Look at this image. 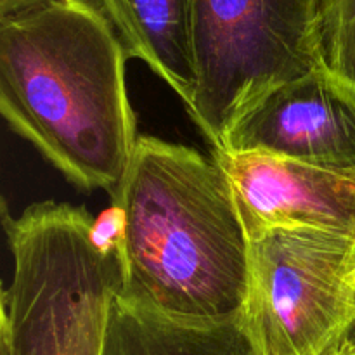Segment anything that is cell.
<instances>
[{"label": "cell", "mask_w": 355, "mask_h": 355, "mask_svg": "<svg viewBox=\"0 0 355 355\" xmlns=\"http://www.w3.org/2000/svg\"><path fill=\"white\" fill-rule=\"evenodd\" d=\"M355 238L276 229L250 241L243 322L257 355H326L355 321Z\"/></svg>", "instance_id": "cell-5"}, {"label": "cell", "mask_w": 355, "mask_h": 355, "mask_svg": "<svg viewBox=\"0 0 355 355\" xmlns=\"http://www.w3.org/2000/svg\"><path fill=\"white\" fill-rule=\"evenodd\" d=\"M111 203L120 205L127 218L118 253L121 297L191 321L243 314L250 239L217 159L189 146L139 135Z\"/></svg>", "instance_id": "cell-2"}, {"label": "cell", "mask_w": 355, "mask_h": 355, "mask_svg": "<svg viewBox=\"0 0 355 355\" xmlns=\"http://www.w3.org/2000/svg\"><path fill=\"white\" fill-rule=\"evenodd\" d=\"M128 59H141L189 106L196 85L194 0H97Z\"/></svg>", "instance_id": "cell-8"}, {"label": "cell", "mask_w": 355, "mask_h": 355, "mask_svg": "<svg viewBox=\"0 0 355 355\" xmlns=\"http://www.w3.org/2000/svg\"><path fill=\"white\" fill-rule=\"evenodd\" d=\"M127 218L120 205L111 203L110 208L94 218L90 227V243L104 257L118 255L125 239Z\"/></svg>", "instance_id": "cell-11"}, {"label": "cell", "mask_w": 355, "mask_h": 355, "mask_svg": "<svg viewBox=\"0 0 355 355\" xmlns=\"http://www.w3.org/2000/svg\"><path fill=\"white\" fill-rule=\"evenodd\" d=\"M58 0H0V21L31 12Z\"/></svg>", "instance_id": "cell-12"}, {"label": "cell", "mask_w": 355, "mask_h": 355, "mask_svg": "<svg viewBox=\"0 0 355 355\" xmlns=\"http://www.w3.org/2000/svg\"><path fill=\"white\" fill-rule=\"evenodd\" d=\"M127 54L90 0L0 21V110L10 128L82 189L114 198L139 135Z\"/></svg>", "instance_id": "cell-1"}, {"label": "cell", "mask_w": 355, "mask_h": 355, "mask_svg": "<svg viewBox=\"0 0 355 355\" xmlns=\"http://www.w3.org/2000/svg\"><path fill=\"white\" fill-rule=\"evenodd\" d=\"M248 239L276 229L355 238V172L259 153H217Z\"/></svg>", "instance_id": "cell-7"}, {"label": "cell", "mask_w": 355, "mask_h": 355, "mask_svg": "<svg viewBox=\"0 0 355 355\" xmlns=\"http://www.w3.org/2000/svg\"><path fill=\"white\" fill-rule=\"evenodd\" d=\"M354 300H355V293H354Z\"/></svg>", "instance_id": "cell-14"}, {"label": "cell", "mask_w": 355, "mask_h": 355, "mask_svg": "<svg viewBox=\"0 0 355 355\" xmlns=\"http://www.w3.org/2000/svg\"><path fill=\"white\" fill-rule=\"evenodd\" d=\"M104 355H257V350L241 314L224 321H191L132 304L118 293Z\"/></svg>", "instance_id": "cell-9"}, {"label": "cell", "mask_w": 355, "mask_h": 355, "mask_svg": "<svg viewBox=\"0 0 355 355\" xmlns=\"http://www.w3.org/2000/svg\"><path fill=\"white\" fill-rule=\"evenodd\" d=\"M92 222L55 201L3 211L14 272L0 298V355H104L121 267L92 246Z\"/></svg>", "instance_id": "cell-3"}, {"label": "cell", "mask_w": 355, "mask_h": 355, "mask_svg": "<svg viewBox=\"0 0 355 355\" xmlns=\"http://www.w3.org/2000/svg\"><path fill=\"white\" fill-rule=\"evenodd\" d=\"M326 355H355V321Z\"/></svg>", "instance_id": "cell-13"}, {"label": "cell", "mask_w": 355, "mask_h": 355, "mask_svg": "<svg viewBox=\"0 0 355 355\" xmlns=\"http://www.w3.org/2000/svg\"><path fill=\"white\" fill-rule=\"evenodd\" d=\"M220 153H259L355 172V90L326 66L284 83L232 128Z\"/></svg>", "instance_id": "cell-6"}, {"label": "cell", "mask_w": 355, "mask_h": 355, "mask_svg": "<svg viewBox=\"0 0 355 355\" xmlns=\"http://www.w3.org/2000/svg\"><path fill=\"white\" fill-rule=\"evenodd\" d=\"M322 0H194L186 107L214 148L272 90L324 66Z\"/></svg>", "instance_id": "cell-4"}, {"label": "cell", "mask_w": 355, "mask_h": 355, "mask_svg": "<svg viewBox=\"0 0 355 355\" xmlns=\"http://www.w3.org/2000/svg\"><path fill=\"white\" fill-rule=\"evenodd\" d=\"M321 45L326 68L355 90V0H322Z\"/></svg>", "instance_id": "cell-10"}]
</instances>
